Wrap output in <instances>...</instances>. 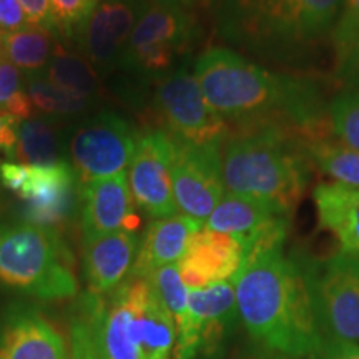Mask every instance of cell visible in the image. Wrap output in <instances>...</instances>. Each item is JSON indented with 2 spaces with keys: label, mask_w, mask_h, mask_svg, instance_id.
<instances>
[{
  "label": "cell",
  "mask_w": 359,
  "mask_h": 359,
  "mask_svg": "<svg viewBox=\"0 0 359 359\" xmlns=\"http://www.w3.org/2000/svg\"><path fill=\"white\" fill-rule=\"evenodd\" d=\"M19 2L30 25L40 27V29L48 30V32L55 30L48 0H19Z\"/></svg>",
  "instance_id": "37"
},
{
  "label": "cell",
  "mask_w": 359,
  "mask_h": 359,
  "mask_svg": "<svg viewBox=\"0 0 359 359\" xmlns=\"http://www.w3.org/2000/svg\"><path fill=\"white\" fill-rule=\"evenodd\" d=\"M147 280L151 283L155 294L158 296L167 311L172 314L175 326L180 330L185 325L188 316V293H190V290L187 288L182 276H180L178 263L156 269Z\"/></svg>",
  "instance_id": "29"
},
{
  "label": "cell",
  "mask_w": 359,
  "mask_h": 359,
  "mask_svg": "<svg viewBox=\"0 0 359 359\" xmlns=\"http://www.w3.org/2000/svg\"><path fill=\"white\" fill-rule=\"evenodd\" d=\"M173 158L175 140L165 130L138 135L127 178L135 205L154 219L178 212L173 198Z\"/></svg>",
  "instance_id": "13"
},
{
  "label": "cell",
  "mask_w": 359,
  "mask_h": 359,
  "mask_svg": "<svg viewBox=\"0 0 359 359\" xmlns=\"http://www.w3.org/2000/svg\"><path fill=\"white\" fill-rule=\"evenodd\" d=\"M191 0H151V4H165V6H187Z\"/></svg>",
  "instance_id": "39"
},
{
  "label": "cell",
  "mask_w": 359,
  "mask_h": 359,
  "mask_svg": "<svg viewBox=\"0 0 359 359\" xmlns=\"http://www.w3.org/2000/svg\"><path fill=\"white\" fill-rule=\"evenodd\" d=\"M29 25V19L19 0H0V29L4 32H15Z\"/></svg>",
  "instance_id": "36"
},
{
  "label": "cell",
  "mask_w": 359,
  "mask_h": 359,
  "mask_svg": "<svg viewBox=\"0 0 359 359\" xmlns=\"http://www.w3.org/2000/svg\"><path fill=\"white\" fill-rule=\"evenodd\" d=\"M196 37V22L182 6L150 4L143 7L122 55L125 69L160 79Z\"/></svg>",
  "instance_id": "7"
},
{
  "label": "cell",
  "mask_w": 359,
  "mask_h": 359,
  "mask_svg": "<svg viewBox=\"0 0 359 359\" xmlns=\"http://www.w3.org/2000/svg\"><path fill=\"white\" fill-rule=\"evenodd\" d=\"M154 103L173 140L208 147L223 145L228 138V123L206 102L195 74L187 67H178L158 80Z\"/></svg>",
  "instance_id": "8"
},
{
  "label": "cell",
  "mask_w": 359,
  "mask_h": 359,
  "mask_svg": "<svg viewBox=\"0 0 359 359\" xmlns=\"http://www.w3.org/2000/svg\"><path fill=\"white\" fill-rule=\"evenodd\" d=\"M359 37V0H343L338 19L331 30V42L339 60Z\"/></svg>",
  "instance_id": "32"
},
{
  "label": "cell",
  "mask_w": 359,
  "mask_h": 359,
  "mask_svg": "<svg viewBox=\"0 0 359 359\" xmlns=\"http://www.w3.org/2000/svg\"><path fill=\"white\" fill-rule=\"evenodd\" d=\"M130 191L127 173L98 178L83 185L82 233L83 241L110 235L115 231H135L138 217Z\"/></svg>",
  "instance_id": "16"
},
{
  "label": "cell",
  "mask_w": 359,
  "mask_h": 359,
  "mask_svg": "<svg viewBox=\"0 0 359 359\" xmlns=\"http://www.w3.org/2000/svg\"><path fill=\"white\" fill-rule=\"evenodd\" d=\"M138 137L127 120L103 111L85 120L70 138L72 167L82 185L123 173L132 161Z\"/></svg>",
  "instance_id": "10"
},
{
  "label": "cell",
  "mask_w": 359,
  "mask_h": 359,
  "mask_svg": "<svg viewBox=\"0 0 359 359\" xmlns=\"http://www.w3.org/2000/svg\"><path fill=\"white\" fill-rule=\"evenodd\" d=\"M238 321L233 280L190 290L188 316L185 325L177 330L173 359L213 358Z\"/></svg>",
  "instance_id": "11"
},
{
  "label": "cell",
  "mask_w": 359,
  "mask_h": 359,
  "mask_svg": "<svg viewBox=\"0 0 359 359\" xmlns=\"http://www.w3.org/2000/svg\"><path fill=\"white\" fill-rule=\"evenodd\" d=\"M0 359H70L64 336L34 308L8 309L0 320Z\"/></svg>",
  "instance_id": "18"
},
{
  "label": "cell",
  "mask_w": 359,
  "mask_h": 359,
  "mask_svg": "<svg viewBox=\"0 0 359 359\" xmlns=\"http://www.w3.org/2000/svg\"><path fill=\"white\" fill-rule=\"evenodd\" d=\"M70 359H97L92 330L83 320L72 325L70 333Z\"/></svg>",
  "instance_id": "33"
},
{
  "label": "cell",
  "mask_w": 359,
  "mask_h": 359,
  "mask_svg": "<svg viewBox=\"0 0 359 359\" xmlns=\"http://www.w3.org/2000/svg\"><path fill=\"white\" fill-rule=\"evenodd\" d=\"M343 0H223L226 39L262 55H293L331 32Z\"/></svg>",
  "instance_id": "4"
},
{
  "label": "cell",
  "mask_w": 359,
  "mask_h": 359,
  "mask_svg": "<svg viewBox=\"0 0 359 359\" xmlns=\"http://www.w3.org/2000/svg\"><path fill=\"white\" fill-rule=\"evenodd\" d=\"M195 77L212 109L241 128L276 125L302 135L325 137L326 116L316 88L276 74L230 48H210L195 62Z\"/></svg>",
  "instance_id": "1"
},
{
  "label": "cell",
  "mask_w": 359,
  "mask_h": 359,
  "mask_svg": "<svg viewBox=\"0 0 359 359\" xmlns=\"http://www.w3.org/2000/svg\"><path fill=\"white\" fill-rule=\"evenodd\" d=\"M97 359H100V358H98V356H97Z\"/></svg>",
  "instance_id": "40"
},
{
  "label": "cell",
  "mask_w": 359,
  "mask_h": 359,
  "mask_svg": "<svg viewBox=\"0 0 359 359\" xmlns=\"http://www.w3.org/2000/svg\"><path fill=\"white\" fill-rule=\"evenodd\" d=\"M0 183L24 201L27 223L39 226L64 222L79 195V177L65 160L53 165L4 161Z\"/></svg>",
  "instance_id": "9"
},
{
  "label": "cell",
  "mask_w": 359,
  "mask_h": 359,
  "mask_svg": "<svg viewBox=\"0 0 359 359\" xmlns=\"http://www.w3.org/2000/svg\"><path fill=\"white\" fill-rule=\"evenodd\" d=\"M330 130L343 145L359 151V88H348L327 107Z\"/></svg>",
  "instance_id": "28"
},
{
  "label": "cell",
  "mask_w": 359,
  "mask_h": 359,
  "mask_svg": "<svg viewBox=\"0 0 359 359\" xmlns=\"http://www.w3.org/2000/svg\"><path fill=\"white\" fill-rule=\"evenodd\" d=\"M140 238L137 231H115L85 241L83 275L92 294H110L132 275Z\"/></svg>",
  "instance_id": "19"
},
{
  "label": "cell",
  "mask_w": 359,
  "mask_h": 359,
  "mask_svg": "<svg viewBox=\"0 0 359 359\" xmlns=\"http://www.w3.org/2000/svg\"><path fill=\"white\" fill-rule=\"evenodd\" d=\"M172 183L178 212L205 224L226 193L222 145L195 147L175 140Z\"/></svg>",
  "instance_id": "12"
},
{
  "label": "cell",
  "mask_w": 359,
  "mask_h": 359,
  "mask_svg": "<svg viewBox=\"0 0 359 359\" xmlns=\"http://www.w3.org/2000/svg\"><path fill=\"white\" fill-rule=\"evenodd\" d=\"M233 285L241 325L268 351L306 358L321 343L303 266L283 246L246 258Z\"/></svg>",
  "instance_id": "2"
},
{
  "label": "cell",
  "mask_w": 359,
  "mask_h": 359,
  "mask_svg": "<svg viewBox=\"0 0 359 359\" xmlns=\"http://www.w3.org/2000/svg\"><path fill=\"white\" fill-rule=\"evenodd\" d=\"M17 122L15 118L7 115H0V158H7L8 161L15 160L17 151ZM4 161L0 160V167Z\"/></svg>",
  "instance_id": "38"
},
{
  "label": "cell",
  "mask_w": 359,
  "mask_h": 359,
  "mask_svg": "<svg viewBox=\"0 0 359 359\" xmlns=\"http://www.w3.org/2000/svg\"><path fill=\"white\" fill-rule=\"evenodd\" d=\"M100 0H48L55 29L64 34H77Z\"/></svg>",
  "instance_id": "31"
},
{
  "label": "cell",
  "mask_w": 359,
  "mask_h": 359,
  "mask_svg": "<svg viewBox=\"0 0 359 359\" xmlns=\"http://www.w3.org/2000/svg\"><path fill=\"white\" fill-rule=\"evenodd\" d=\"M309 160L333 183L359 188V151L326 137L304 140Z\"/></svg>",
  "instance_id": "25"
},
{
  "label": "cell",
  "mask_w": 359,
  "mask_h": 359,
  "mask_svg": "<svg viewBox=\"0 0 359 359\" xmlns=\"http://www.w3.org/2000/svg\"><path fill=\"white\" fill-rule=\"evenodd\" d=\"M175 341L177 326L172 314L161 304L155 291H151L142 313L138 359H172Z\"/></svg>",
  "instance_id": "22"
},
{
  "label": "cell",
  "mask_w": 359,
  "mask_h": 359,
  "mask_svg": "<svg viewBox=\"0 0 359 359\" xmlns=\"http://www.w3.org/2000/svg\"><path fill=\"white\" fill-rule=\"evenodd\" d=\"M142 8L133 0L98 2L95 11L90 13L77 32L82 50L93 65L109 69L122 60Z\"/></svg>",
  "instance_id": "17"
},
{
  "label": "cell",
  "mask_w": 359,
  "mask_h": 359,
  "mask_svg": "<svg viewBox=\"0 0 359 359\" xmlns=\"http://www.w3.org/2000/svg\"><path fill=\"white\" fill-rule=\"evenodd\" d=\"M246 262L243 245L230 235L200 228L188 241L178 271L188 290L231 281Z\"/></svg>",
  "instance_id": "15"
},
{
  "label": "cell",
  "mask_w": 359,
  "mask_h": 359,
  "mask_svg": "<svg viewBox=\"0 0 359 359\" xmlns=\"http://www.w3.org/2000/svg\"><path fill=\"white\" fill-rule=\"evenodd\" d=\"M52 47L50 32L34 25L4 34L2 37V50L7 60L30 75L48 65L55 50Z\"/></svg>",
  "instance_id": "23"
},
{
  "label": "cell",
  "mask_w": 359,
  "mask_h": 359,
  "mask_svg": "<svg viewBox=\"0 0 359 359\" xmlns=\"http://www.w3.org/2000/svg\"><path fill=\"white\" fill-rule=\"evenodd\" d=\"M32 114L34 105L29 92L22 87L20 70L7 58H0V115L22 122L30 118Z\"/></svg>",
  "instance_id": "30"
},
{
  "label": "cell",
  "mask_w": 359,
  "mask_h": 359,
  "mask_svg": "<svg viewBox=\"0 0 359 359\" xmlns=\"http://www.w3.org/2000/svg\"><path fill=\"white\" fill-rule=\"evenodd\" d=\"M30 102L34 109H37L45 115L53 116H69L82 114L88 109L90 98H85L79 93L70 92L58 85L52 83L48 79L29 77L27 85Z\"/></svg>",
  "instance_id": "27"
},
{
  "label": "cell",
  "mask_w": 359,
  "mask_h": 359,
  "mask_svg": "<svg viewBox=\"0 0 359 359\" xmlns=\"http://www.w3.org/2000/svg\"><path fill=\"white\" fill-rule=\"evenodd\" d=\"M290 217L257 201L224 193L203 226L236 238L246 251V258L263 250L283 246Z\"/></svg>",
  "instance_id": "14"
},
{
  "label": "cell",
  "mask_w": 359,
  "mask_h": 359,
  "mask_svg": "<svg viewBox=\"0 0 359 359\" xmlns=\"http://www.w3.org/2000/svg\"><path fill=\"white\" fill-rule=\"evenodd\" d=\"M0 286L43 302L74 298L79 283L58 233L27 222L0 223Z\"/></svg>",
  "instance_id": "5"
},
{
  "label": "cell",
  "mask_w": 359,
  "mask_h": 359,
  "mask_svg": "<svg viewBox=\"0 0 359 359\" xmlns=\"http://www.w3.org/2000/svg\"><path fill=\"white\" fill-rule=\"evenodd\" d=\"M48 80L58 87L79 93L85 98L95 97L100 90L98 77L92 65L82 57L57 47L48 62Z\"/></svg>",
  "instance_id": "26"
},
{
  "label": "cell",
  "mask_w": 359,
  "mask_h": 359,
  "mask_svg": "<svg viewBox=\"0 0 359 359\" xmlns=\"http://www.w3.org/2000/svg\"><path fill=\"white\" fill-rule=\"evenodd\" d=\"M200 228H203V223L182 213L155 219L140 241L130 276L150 278L156 269L177 264L185 253L190 238Z\"/></svg>",
  "instance_id": "20"
},
{
  "label": "cell",
  "mask_w": 359,
  "mask_h": 359,
  "mask_svg": "<svg viewBox=\"0 0 359 359\" xmlns=\"http://www.w3.org/2000/svg\"><path fill=\"white\" fill-rule=\"evenodd\" d=\"M318 222L338 240L341 253L359 255V188L320 183L313 191Z\"/></svg>",
  "instance_id": "21"
},
{
  "label": "cell",
  "mask_w": 359,
  "mask_h": 359,
  "mask_svg": "<svg viewBox=\"0 0 359 359\" xmlns=\"http://www.w3.org/2000/svg\"><path fill=\"white\" fill-rule=\"evenodd\" d=\"M15 160L25 165H53L62 161L57 128L45 118L22 120L17 125Z\"/></svg>",
  "instance_id": "24"
},
{
  "label": "cell",
  "mask_w": 359,
  "mask_h": 359,
  "mask_svg": "<svg viewBox=\"0 0 359 359\" xmlns=\"http://www.w3.org/2000/svg\"><path fill=\"white\" fill-rule=\"evenodd\" d=\"M303 271L323 338L359 344V255L339 251Z\"/></svg>",
  "instance_id": "6"
},
{
  "label": "cell",
  "mask_w": 359,
  "mask_h": 359,
  "mask_svg": "<svg viewBox=\"0 0 359 359\" xmlns=\"http://www.w3.org/2000/svg\"><path fill=\"white\" fill-rule=\"evenodd\" d=\"M338 77L348 88H359V37L339 60H336Z\"/></svg>",
  "instance_id": "35"
},
{
  "label": "cell",
  "mask_w": 359,
  "mask_h": 359,
  "mask_svg": "<svg viewBox=\"0 0 359 359\" xmlns=\"http://www.w3.org/2000/svg\"><path fill=\"white\" fill-rule=\"evenodd\" d=\"M309 161L303 137L293 130L246 128L223 143L224 191L290 217L306 190Z\"/></svg>",
  "instance_id": "3"
},
{
  "label": "cell",
  "mask_w": 359,
  "mask_h": 359,
  "mask_svg": "<svg viewBox=\"0 0 359 359\" xmlns=\"http://www.w3.org/2000/svg\"><path fill=\"white\" fill-rule=\"evenodd\" d=\"M306 359H359V344L349 341L323 338Z\"/></svg>",
  "instance_id": "34"
}]
</instances>
